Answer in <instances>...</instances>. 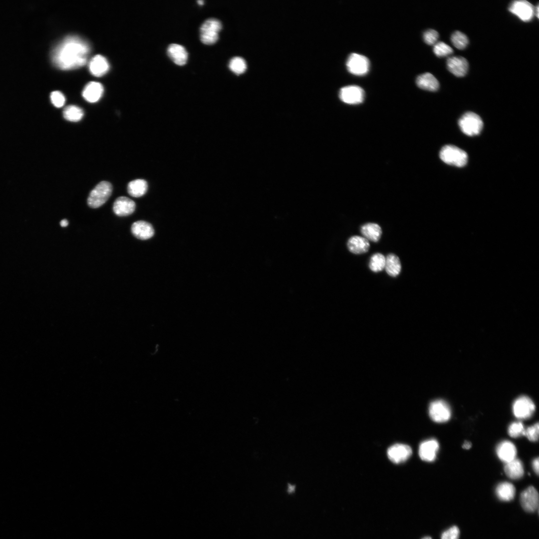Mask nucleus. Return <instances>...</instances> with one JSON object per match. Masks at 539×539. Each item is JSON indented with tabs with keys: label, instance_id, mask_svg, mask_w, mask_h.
Segmentation results:
<instances>
[{
	"label": "nucleus",
	"instance_id": "nucleus-1",
	"mask_svg": "<svg viewBox=\"0 0 539 539\" xmlns=\"http://www.w3.org/2000/svg\"><path fill=\"white\" fill-rule=\"evenodd\" d=\"M90 52L87 41L78 36H68L53 51L52 61L61 70L76 69L86 64Z\"/></svg>",
	"mask_w": 539,
	"mask_h": 539
},
{
	"label": "nucleus",
	"instance_id": "nucleus-2",
	"mask_svg": "<svg viewBox=\"0 0 539 539\" xmlns=\"http://www.w3.org/2000/svg\"><path fill=\"white\" fill-rule=\"evenodd\" d=\"M221 22L215 18L206 20L200 29V37L201 42L206 45L216 44L219 39V34L222 30Z\"/></svg>",
	"mask_w": 539,
	"mask_h": 539
},
{
	"label": "nucleus",
	"instance_id": "nucleus-3",
	"mask_svg": "<svg viewBox=\"0 0 539 539\" xmlns=\"http://www.w3.org/2000/svg\"><path fill=\"white\" fill-rule=\"evenodd\" d=\"M440 157L446 164L463 167L468 160L467 154L461 148L453 145H446L440 151Z\"/></svg>",
	"mask_w": 539,
	"mask_h": 539
},
{
	"label": "nucleus",
	"instance_id": "nucleus-4",
	"mask_svg": "<svg viewBox=\"0 0 539 539\" xmlns=\"http://www.w3.org/2000/svg\"><path fill=\"white\" fill-rule=\"evenodd\" d=\"M112 191V186L110 183L105 181L99 183L89 195V206L93 209L99 208L108 200Z\"/></svg>",
	"mask_w": 539,
	"mask_h": 539
},
{
	"label": "nucleus",
	"instance_id": "nucleus-5",
	"mask_svg": "<svg viewBox=\"0 0 539 539\" xmlns=\"http://www.w3.org/2000/svg\"><path fill=\"white\" fill-rule=\"evenodd\" d=\"M462 132L469 136L478 135L481 132L483 123L480 117L472 112L465 113L459 120Z\"/></svg>",
	"mask_w": 539,
	"mask_h": 539
},
{
	"label": "nucleus",
	"instance_id": "nucleus-6",
	"mask_svg": "<svg viewBox=\"0 0 539 539\" xmlns=\"http://www.w3.org/2000/svg\"><path fill=\"white\" fill-rule=\"evenodd\" d=\"M429 414L431 420L437 423L447 422L450 420L451 415L449 405L442 400H436L431 403Z\"/></svg>",
	"mask_w": 539,
	"mask_h": 539
},
{
	"label": "nucleus",
	"instance_id": "nucleus-7",
	"mask_svg": "<svg viewBox=\"0 0 539 539\" xmlns=\"http://www.w3.org/2000/svg\"><path fill=\"white\" fill-rule=\"evenodd\" d=\"M535 410V405L532 400L527 396H522L517 398L513 403V411L514 416L519 419L526 420L530 418Z\"/></svg>",
	"mask_w": 539,
	"mask_h": 539
},
{
	"label": "nucleus",
	"instance_id": "nucleus-8",
	"mask_svg": "<svg viewBox=\"0 0 539 539\" xmlns=\"http://www.w3.org/2000/svg\"><path fill=\"white\" fill-rule=\"evenodd\" d=\"M369 61L366 57L356 53L350 55L347 62L349 72L356 75L366 74L369 71Z\"/></svg>",
	"mask_w": 539,
	"mask_h": 539
},
{
	"label": "nucleus",
	"instance_id": "nucleus-9",
	"mask_svg": "<svg viewBox=\"0 0 539 539\" xmlns=\"http://www.w3.org/2000/svg\"><path fill=\"white\" fill-rule=\"evenodd\" d=\"M509 11L526 22L533 19L535 13L533 6L525 0L513 2L509 7Z\"/></svg>",
	"mask_w": 539,
	"mask_h": 539
},
{
	"label": "nucleus",
	"instance_id": "nucleus-10",
	"mask_svg": "<svg viewBox=\"0 0 539 539\" xmlns=\"http://www.w3.org/2000/svg\"><path fill=\"white\" fill-rule=\"evenodd\" d=\"M340 98L345 103L350 105L359 104L363 101L364 92L357 86H350L343 88L340 92Z\"/></svg>",
	"mask_w": 539,
	"mask_h": 539
},
{
	"label": "nucleus",
	"instance_id": "nucleus-11",
	"mask_svg": "<svg viewBox=\"0 0 539 539\" xmlns=\"http://www.w3.org/2000/svg\"><path fill=\"white\" fill-rule=\"evenodd\" d=\"M520 502L522 508L528 512H534L539 507V494L533 486L524 490L520 496Z\"/></svg>",
	"mask_w": 539,
	"mask_h": 539
},
{
	"label": "nucleus",
	"instance_id": "nucleus-12",
	"mask_svg": "<svg viewBox=\"0 0 539 539\" xmlns=\"http://www.w3.org/2000/svg\"><path fill=\"white\" fill-rule=\"evenodd\" d=\"M412 454L410 446L396 444L390 447L388 450V458L394 464H399L406 461Z\"/></svg>",
	"mask_w": 539,
	"mask_h": 539
},
{
	"label": "nucleus",
	"instance_id": "nucleus-13",
	"mask_svg": "<svg viewBox=\"0 0 539 539\" xmlns=\"http://www.w3.org/2000/svg\"><path fill=\"white\" fill-rule=\"evenodd\" d=\"M136 208V203L131 199L124 196L117 198L113 203V211L115 215L120 217L132 215Z\"/></svg>",
	"mask_w": 539,
	"mask_h": 539
},
{
	"label": "nucleus",
	"instance_id": "nucleus-14",
	"mask_svg": "<svg viewBox=\"0 0 539 539\" xmlns=\"http://www.w3.org/2000/svg\"><path fill=\"white\" fill-rule=\"evenodd\" d=\"M449 71L458 77L465 76L467 73L469 65L466 59L461 56L450 57L447 61Z\"/></svg>",
	"mask_w": 539,
	"mask_h": 539
},
{
	"label": "nucleus",
	"instance_id": "nucleus-15",
	"mask_svg": "<svg viewBox=\"0 0 539 539\" xmlns=\"http://www.w3.org/2000/svg\"><path fill=\"white\" fill-rule=\"evenodd\" d=\"M439 443L435 439L425 441L420 445L419 455L421 459L427 462H433L439 449Z\"/></svg>",
	"mask_w": 539,
	"mask_h": 539
},
{
	"label": "nucleus",
	"instance_id": "nucleus-16",
	"mask_svg": "<svg viewBox=\"0 0 539 539\" xmlns=\"http://www.w3.org/2000/svg\"><path fill=\"white\" fill-rule=\"evenodd\" d=\"M496 452L500 459L507 464L516 459L517 449L511 442L504 441L497 446Z\"/></svg>",
	"mask_w": 539,
	"mask_h": 539
},
{
	"label": "nucleus",
	"instance_id": "nucleus-17",
	"mask_svg": "<svg viewBox=\"0 0 539 539\" xmlns=\"http://www.w3.org/2000/svg\"><path fill=\"white\" fill-rule=\"evenodd\" d=\"M104 91V87L101 83L92 81L85 87L82 95L87 102L95 103L100 100Z\"/></svg>",
	"mask_w": 539,
	"mask_h": 539
},
{
	"label": "nucleus",
	"instance_id": "nucleus-18",
	"mask_svg": "<svg viewBox=\"0 0 539 539\" xmlns=\"http://www.w3.org/2000/svg\"><path fill=\"white\" fill-rule=\"evenodd\" d=\"M167 53L169 58L176 65L183 66L187 63L188 54L183 46L177 44H171Z\"/></svg>",
	"mask_w": 539,
	"mask_h": 539
},
{
	"label": "nucleus",
	"instance_id": "nucleus-19",
	"mask_svg": "<svg viewBox=\"0 0 539 539\" xmlns=\"http://www.w3.org/2000/svg\"><path fill=\"white\" fill-rule=\"evenodd\" d=\"M133 234L138 239L146 240L150 239L154 234L152 226L144 221H138L134 223L131 228Z\"/></svg>",
	"mask_w": 539,
	"mask_h": 539
},
{
	"label": "nucleus",
	"instance_id": "nucleus-20",
	"mask_svg": "<svg viewBox=\"0 0 539 539\" xmlns=\"http://www.w3.org/2000/svg\"><path fill=\"white\" fill-rule=\"evenodd\" d=\"M89 67L91 73L97 77L103 76L109 69L108 60L102 55H97L93 57L89 63Z\"/></svg>",
	"mask_w": 539,
	"mask_h": 539
},
{
	"label": "nucleus",
	"instance_id": "nucleus-21",
	"mask_svg": "<svg viewBox=\"0 0 539 539\" xmlns=\"http://www.w3.org/2000/svg\"><path fill=\"white\" fill-rule=\"evenodd\" d=\"M349 251L355 254H362L368 252L370 244L366 239L359 236L351 237L348 242Z\"/></svg>",
	"mask_w": 539,
	"mask_h": 539
},
{
	"label": "nucleus",
	"instance_id": "nucleus-22",
	"mask_svg": "<svg viewBox=\"0 0 539 539\" xmlns=\"http://www.w3.org/2000/svg\"><path fill=\"white\" fill-rule=\"evenodd\" d=\"M418 86L423 90L435 92L439 88V83L431 73L427 72L419 75L417 79Z\"/></svg>",
	"mask_w": 539,
	"mask_h": 539
},
{
	"label": "nucleus",
	"instance_id": "nucleus-23",
	"mask_svg": "<svg viewBox=\"0 0 539 539\" xmlns=\"http://www.w3.org/2000/svg\"><path fill=\"white\" fill-rule=\"evenodd\" d=\"M360 231L364 238L374 242H379L382 235L381 227L376 223H366L361 226Z\"/></svg>",
	"mask_w": 539,
	"mask_h": 539
},
{
	"label": "nucleus",
	"instance_id": "nucleus-24",
	"mask_svg": "<svg viewBox=\"0 0 539 539\" xmlns=\"http://www.w3.org/2000/svg\"><path fill=\"white\" fill-rule=\"evenodd\" d=\"M516 489L514 486L507 482H503L497 486L496 494L503 502H510L514 498Z\"/></svg>",
	"mask_w": 539,
	"mask_h": 539
},
{
	"label": "nucleus",
	"instance_id": "nucleus-25",
	"mask_svg": "<svg viewBox=\"0 0 539 539\" xmlns=\"http://www.w3.org/2000/svg\"><path fill=\"white\" fill-rule=\"evenodd\" d=\"M504 470L507 476L512 479H520L524 473L523 464L516 459L506 464Z\"/></svg>",
	"mask_w": 539,
	"mask_h": 539
},
{
	"label": "nucleus",
	"instance_id": "nucleus-26",
	"mask_svg": "<svg viewBox=\"0 0 539 539\" xmlns=\"http://www.w3.org/2000/svg\"><path fill=\"white\" fill-rule=\"evenodd\" d=\"M387 274L392 277H396L400 273L401 269L399 258L394 254H390L386 258L385 268Z\"/></svg>",
	"mask_w": 539,
	"mask_h": 539
},
{
	"label": "nucleus",
	"instance_id": "nucleus-27",
	"mask_svg": "<svg viewBox=\"0 0 539 539\" xmlns=\"http://www.w3.org/2000/svg\"><path fill=\"white\" fill-rule=\"evenodd\" d=\"M148 184L144 180H136L130 182L128 186L129 194L136 198L144 196L147 191Z\"/></svg>",
	"mask_w": 539,
	"mask_h": 539
},
{
	"label": "nucleus",
	"instance_id": "nucleus-28",
	"mask_svg": "<svg viewBox=\"0 0 539 539\" xmlns=\"http://www.w3.org/2000/svg\"><path fill=\"white\" fill-rule=\"evenodd\" d=\"M84 112L80 108L73 105L67 107L64 110L63 116L65 119L71 122L80 121L84 116Z\"/></svg>",
	"mask_w": 539,
	"mask_h": 539
},
{
	"label": "nucleus",
	"instance_id": "nucleus-29",
	"mask_svg": "<svg viewBox=\"0 0 539 539\" xmlns=\"http://www.w3.org/2000/svg\"><path fill=\"white\" fill-rule=\"evenodd\" d=\"M386 257L382 254L378 253L373 255L370 258L369 267L374 272L377 273L383 271L385 268Z\"/></svg>",
	"mask_w": 539,
	"mask_h": 539
},
{
	"label": "nucleus",
	"instance_id": "nucleus-30",
	"mask_svg": "<svg viewBox=\"0 0 539 539\" xmlns=\"http://www.w3.org/2000/svg\"><path fill=\"white\" fill-rule=\"evenodd\" d=\"M451 40L454 46L460 50L466 48L469 43L467 36L460 31H456L452 35Z\"/></svg>",
	"mask_w": 539,
	"mask_h": 539
},
{
	"label": "nucleus",
	"instance_id": "nucleus-31",
	"mask_svg": "<svg viewBox=\"0 0 539 539\" xmlns=\"http://www.w3.org/2000/svg\"><path fill=\"white\" fill-rule=\"evenodd\" d=\"M229 69L237 74L243 73L247 69L245 61L241 57H234L232 59L229 65Z\"/></svg>",
	"mask_w": 539,
	"mask_h": 539
},
{
	"label": "nucleus",
	"instance_id": "nucleus-32",
	"mask_svg": "<svg viewBox=\"0 0 539 539\" xmlns=\"http://www.w3.org/2000/svg\"><path fill=\"white\" fill-rule=\"evenodd\" d=\"M433 52L437 57H443L451 55L453 51L449 46L441 41L434 45Z\"/></svg>",
	"mask_w": 539,
	"mask_h": 539
},
{
	"label": "nucleus",
	"instance_id": "nucleus-33",
	"mask_svg": "<svg viewBox=\"0 0 539 539\" xmlns=\"http://www.w3.org/2000/svg\"><path fill=\"white\" fill-rule=\"evenodd\" d=\"M525 428L521 422H515L510 425L508 428V433L513 438H517L524 435Z\"/></svg>",
	"mask_w": 539,
	"mask_h": 539
},
{
	"label": "nucleus",
	"instance_id": "nucleus-34",
	"mask_svg": "<svg viewBox=\"0 0 539 539\" xmlns=\"http://www.w3.org/2000/svg\"><path fill=\"white\" fill-rule=\"evenodd\" d=\"M50 98L52 104L56 108H62L65 104V97L61 92L55 91L52 92Z\"/></svg>",
	"mask_w": 539,
	"mask_h": 539
},
{
	"label": "nucleus",
	"instance_id": "nucleus-35",
	"mask_svg": "<svg viewBox=\"0 0 539 539\" xmlns=\"http://www.w3.org/2000/svg\"><path fill=\"white\" fill-rule=\"evenodd\" d=\"M539 424L537 423L525 430L524 435L531 441H537L539 438Z\"/></svg>",
	"mask_w": 539,
	"mask_h": 539
},
{
	"label": "nucleus",
	"instance_id": "nucleus-36",
	"mask_svg": "<svg viewBox=\"0 0 539 539\" xmlns=\"http://www.w3.org/2000/svg\"><path fill=\"white\" fill-rule=\"evenodd\" d=\"M439 37V34L434 30H429L424 34V39L426 44L435 45Z\"/></svg>",
	"mask_w": 539,
	"mask_h": 539
},
{
	"label": "nucleus",
	"instance_id": "nucleus-37",
	"mask_svg": "<svg viewBox=\"0 0 539 539\" xmlns=\"http://www.w3.org/2000/svg\"><path fill=\"white\" fill-rule=\"evenodd\" d=\"M460 530L457 526H453L444 532L441 539H459Z\"/></svg>",
	"mask_w": 539,
	"mask_h": 539
},
{
	"label": "nucleus",
	"instance_id": "nucleus-38",
	"mask_svg": "<svg viewBox=\"0 0 539 539\" xmlns=\"http://www.w3.org/2000/svg\"><path fill=\"white\" fill-rule=\"evenodd\" d=\"M533 468L535 473L539 475V458L535 459L532 463Z\"/></svg>",
	"mask_w": 539,
	"mask_h": 539
},
{
	"label": "nucleus",
	"instance_id": "nucleus-39",
	"mask_svg": "<svg viewBox=\"0 0 539 539\" xmlns=\"http://www.w3.org/2000/svg\"><path fill=\"white\" fill-rule=\"evenodd\" d=\"M472 444L471 442L468 441H466L463 445V448L466 449H469L471 448Z\"/></svg>",
	"mask_w": 539,
	"mask_h": 539
},
{
	"label": "nucleus",
	"instance_id": "nucleus-40",
	"mask_svg": "<svg viewBox=\"0 0 539 539\" xmlns=\"http://www.w3.org/2000/svg\"><path fill=\"white\" fill-rule=\"evenodd\" d=\"M60 224L62 227H66L69 225V222L67 219H63L61 221Z\"/></svg>",
	"mask_w": 539,
	"mask_h": 539
},
{
	"label": "nucleus",
	"instance_id": "nucleus-41",
	"mask_svg": "<svg viewBox=\"0 0 539 539\" xmlns=\"http://www.w3.org/2000/svg\"><path fill=\"white\" fill-rule=\"evenodd\" d=\"M197 3H198V4H199L200 5H203L204 4V1H197Z\"/></svg>",
	"mask_w": 539,
	"mask_h": 539
},
{
	"label": "nucleus",
	"instance_id": "nucleus-42",
	"mask_svg": "<svg viewBox=\"0 0 539 539\" xmlns=\"http://www.w3.org/2000/svg\"><path fill=\"white\" fill-rule=\"evenodd\" d=\"M537 17L538 18L539 17V6H538L537 7Z\"/></svg>",
	"mask_w": 539,
	"mask_h": 539
},
{
	"label": "nucleus",
	"instance_id": "nucleus-43",
	"mask_svg": "<svg viewBox=\"0 0 539 539\" xmlns=\"http://www.w3.org/2000/svg\"><path fill=\"white\" fill-rule=\"evenodd\" d=\"M422 539H432V538L430 537H426L423 538Z\"/></svg>",
	"mask_w": 539,
	"mask_h": 539
}]
</instances>
